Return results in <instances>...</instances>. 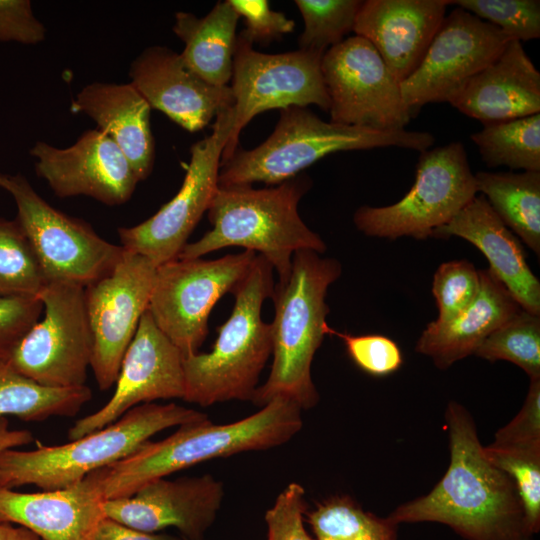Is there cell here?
I'll list each match as a JSON object with an SVG mask.
<instances>
[{"label": "cell", "mask_w": 540, "mask_h": 540, "mask_svg": "<svg viewBox=\"0 0 540 540\" xmlns=\"http://www.w3.org/2000/svg\"><path fill=\"white\" fill-rule=\"evenodd\" d=\"M445 419V475L427 495L399 505L387 518L396 525L441 523L466 540H532L516 486L487 457L470 413L452 401Z\"/></svg>", "instance_id": "cell-1"}, {"label": "cell", "mask_w": 540, "mask_h": 540, "mask_svg": "<svg viewBox=\"0 0 540 540\" xmlns=\"http://www.w3.org/2000/svg\"><path fill=\"white\" fill-rule=\"evenodd\" d=\"M302 410L277 398L252 415L228 424L209 419L179 426L159 441H146L126 458L103 468L106 500L133 495L145 484L193 465L280 446L302 428Z\"/></svg>", "instance_id": "cell-2"}, {"label": "cell", "mask_w": 540, "mask_h": 540, "mask_svg": "<svg viewBox=\"0 0 540 540\" xmlns=\"http://www.w3.org/2000/svg\"><path fill=\"white\" fill-rule=\"evenodd\" d=\"M341 272L342 266L334 258L312 250L293 254L289 277L274 286L273 362L267 380L253 395L255 405L261 408L282 398L307 410L318 403L311 365L328 326L327 290Z\"/></svg>", "instance_id": "cell-3"}, {"label": "cell", "mask_w": 540, "mask_h": 540, "mask_svg": "<svg viewBox=\"0 0 540 540\" xmlns=\"http://www.w3.org/2000/svg\"><path fill=\"white\" fill-rule=\"evenodd\" d=\"M311 187L305 175L274 187L218 186L208 209L212 225L199 240L187 243L179 259H196L226 247H243L262 255L287 280L296 251H326V244L301 219L298 204Z\"/></svg>", "instance_id": "cell-4"}, {"label": "cell", "mask_w": 540, "mask_h": 540, "mask_svg": "<svg viewBox=\"0 0 540 540\" xmlns=\"http://www.w3.org/2000/svg\"><path fill=\"white\" fill-rule=\"evenodd\" d=\"M273 267L257 254L232 294L235 304L208 353L183 357L184 401L207 407L231 400H252L272 354V326L262 320V305L272 298Z\"/></svg>", "instance_id": "cell-5"}, {"label": "cell", "mask_w": 540, "mask_h": 540, "mask_svg": "<svg viewBox=\"0 0 540 540\" xmlns=\"http://www.w3.org/2000/svg\"><path fill=\"white\" fill-rule=\"evenodd\" d=\"M435 137L424 131H381L367 127L326 122L306 107L280 110L272 134L259 146L237 148L220 165L218 186L278 185L339 151L397 147L415 151L430 149Z\"/></svg>", "instance_id": "cell-6"}, {"label": "cell", "mask_w": 540, "mask_h": 540, "mask_svg": "<svg viewBox=\"0 0 540 540\" xmlns=\"http://www.w3.org/2000/svg\"><path fill=\"white\" fill-rule=\"evenodd\" d=\"M205 419V413L176 403L141 404L113 423L68 443L3 451L0 487L35 485L43 491L65 488L126 458L165 429Z\"/></svg>", "instance_id": "cell-7"}, {"label": "cell", "mask_w": 540, "mask_h": 540, "mask_svg": "<svg viewBox=\"0 0 540 540\" xmlns=\"http://www.w3.org/2000/svg\"><path fill=\"white\" fill-rule=\"evenodd\" d=\"M477 195L464 145L454 141L420 152L415 181L396 203L359 207L353 216L356 228L370 237L424 240L447 224Z\"/></svg>", "instance_id": "cell-8"}, {"label": "cell", "mask_w": 540, "mask_h": 540, "mask_svg": "<svg viewBox=\"0 0 540 540\" xmlns=\"http://www.w3.org/2000/svg\"><path fill=\"white\" fill-rule=\"evenodd\" d=\"M0 188L15 200L23 227L48 282L86 287L105 277L124 249L100 237L85 221L71 217L44 200L20 173L0 172Z\"/></svg>", "instance_id": "cell-9"}, {"label": "cell", "mask_w": 540, "mask_h": 540, "mask_svg": "<svg viewBox=\"0 0 540 540\" xmlns=\"http://www.w3.org/2000/svg\"><path fill=\"white\" fill-rule=\"evenodd\" d=\"M251 250L218 259H175L157 266L148 311L183 357L198 352L208 334L209 314L249 272Z\"/></svg>", "instance_id": "cell-10"}, {"label": "cell", "mask_w": 540, "mask_h": 540, "mask_svg": "<svg viewBox=\"0 0 540 540\" xmlns=\"http://www.w3.org/2000/svg\"><path fill=\"white\" fill-rule=\"evenodd\" d=\"M44 316L20 339L8 358L21 375L50 388L86 385L93 337L84 287L48 282L39 293Z\"/></svg>", "instance_id": "cell-11"}, {"label": "cell", "mask_w": 540, "mask_h": 540, "mask_svg": "<svg viewBox=\"0 0 540 540\" xmlns=\"http://www.w3.org/2000/svg\"><path fill=\"white\" fill-rule=\"evenodd\" d=\"M325 52L298 49L265 54L253 48L241 32L233 56L232 84L235 122L221 164L239 147L241 130L261 112L291 106L330 109L321 61Z\"/></svg>", "instance_id": "cell-12"}, {"label": "cell", "mask_w": 540, "mask_h": 540, "mask_svg": "<svg viewBox=\"0 0 540 540\" xmlns=\"http://www.w3.org/2000/svg\"><path fill=\"white\" fill-rule=\"evenodd\" d=\"M235 122L233 107L216 116L212 133L191 146V159L178 193L149 219L117 232L121 246L156 266L175 260L218 188L224 147Z\"/></svg>", "instance_id": "cell-13"}, {"label": "cell", "mask_w": 540, "mask_h": 540, "mask_svg": "<svg viewBox=\"0 0 540 540\" xmlns=\"http://www.w3.org/2000/svg\"><path fill=\"white\" fill-rule=\"evenodd\" d=\"M321 71L331 122L381 131L402 130L410 122L400 83L368 40L355 35L329 48Z\"/></svg>", "instance_id": "cell-14"}, {"label": "cell", "mask_w": 540, "mask_h": 540, "mask_svg": "<svg viewBox=\"0 0 540 540\" xmlns=\"http://www.w3.org/2000/svg\"><path fill=\"white\" fill-rule=\"evenodd\" d=\"M513 40L496 26L456 8L445 16L418 68L400 89L411 117L429 103L449 102Z\"/></svg>", "instance_id": "cell-15"}, {"label": "cell", "mask_w": 540, "mask_h": 540, "mask_svg": "<svg viewBox=\"0 0 540 540\" xmlns=\"http://www.w3.org/2000/svg\"><path fill=\"white\" fill-rule=\"evenodd\" d=\"M156 269L148 258L124 249L111 273L84 288L93 337L90 368L102 391L117 380L124 355L148 307Z\"/></svg>", "instance_id": "cell-16"}, {"label": "cell", "mask_w": 540, "mask_h": 540, "mask_svg": "<svg viewBox=\"0 0 540 540\" xmlns=\"http://www.w3.org/2000/svg\"><path fill=\"white\" fill-rule=\"evenodd\" d=\"M115 384V391L104 406L70 427L69 440L113 423L138 405L160 399H184L183 355L156 326L148 309L124 355Z\"/></svg>", "instance_id": "cell-17"}, {"label": "cell", "mask_w": 540, "mask_h": 540, "mask_svg": "<svg viewBox=\"0 0 540 540\" xmlns=\"http://www.w3.org/2000/svg\"><path fill=\"white\" fill-rule=\"evenodd\" d=\"M35 172L60 198L88 196L108 205L126 203L139 182L129 161L103 131L83 132L69 147L37 141L30 149Z\"/></svg>", "instance_id": "cell-18"}, {"label": "cell", "mask_w": 540, "mask_h": 540, "mask_svg": "<svg viewBox=\"0 0 540 540\" xmlns=\"http://www.w3.org/2000/svg\"><path fill=\"white\" fill-rule=\"evenodd\" d=\"M224 498L223 483L209 474L174 480L160 478L133 495L104 502L106 517L156 533L173 527L185 540H203Z\"/></svg>", "instance_id": "cell-19"}, {"label": "cell", "mask_w": 540, "mask_h": 540, "mask_svg": "<svg viewBox=\"0 0 540 540\" xmlns=\"http://www.w3.org/2000/svg\"><path fill=\"white\" fill-rule=\"evenodd\" d=\"M129 77L151 109L163 112L191 133L234 105L230 85L207 83L186 66L180 53L165 46L143 50L131 62Z\"/></svg>", "instance_id": "cell-20"}, {"label": "cell", "mask_w": 540, "mask_h": 540, "mask_svg": "<svg viewBox=\"0 0 540 540\" xmlns=\"http://www.w3.org/2000/svg\"><path fill=\"white\" fill-rule=\"evenodd\" d=\"M103 468L61 489L23 493L0 487V522L15 523L42 540H93L106 517Z\"/></svg>", "instance_id": "cell-21"}, {"label": "cell", "mask_w": 540, "mask_h": 540, "mask_svg": "<svg viewBox=\"0 0 540 540\" xmlns=\"http://www.w3.org/2000/svg\"><path fill=\"white\" fill-rule=\"evenodd\" d=\"M450 0H367L353 32L377 50L392 76L407 79L420 65Z\"/></svg>", "instance_id": "cell-22"}, {"label": "cell", "mask_w": 540, "mask_h": 540, "mask_svg": "<svg viewBox=\"0 0 540 540\" xmlns=\"http://www.w3.org/2000/svg\"><path fill=\"white\" fill-rule=\"evenodd\" d=\"M449 103L483 125L540 113V72L521 42L510 40Z\"/></svg>", "instance_id": "cell-23"}, {"label": "cell", "mask_w": 540, "mask_h": 540, "mask_svg": "<svg viewBox=\"0 0 540 540\" xmlns=\"http://www.w3.org/2000/svg\"><path fill=\"white\" fill-rule=\"evenodd\" d=\"M462 238L478 248L489 270L506 287L519 306L540 316V282L531 271L519 239L492 210L486 198L476 195L431 237Z\"/></svg>", "instance_id": "cell-24"}, {"label": "cell", "mask_w": 540, "mask_h": 540, "mask_svg": "<svg viewBox=\"0 0 540 540\" xmlns=\"http://www.w3.org/2000/svg\"><path fill=\"white\" fill-rule=\"evenodd\" d=\"M71 110L95 121L125 155L139 181L151 174L155 158L151 107L131 83L87 84L76 94Z\"/></svg>", "instance_id": "cell-25"}, {"label": "cell", "mask_w": 540, "mask_h": 540, "mask_svg": "<svg viewBox=\"0 0 540 540\" xmlns=\"http://www.w3.org/2000/svg\"><path fill=\"white\" fill-rule=\"evenodd\" d=\"M478 272L480 289L475 300L447 322H430L416 342L415 351L430 357L439 369L474 354L493 331L521 309L488 268Z\"/></svg>", "instance_id": "cell-26"}, {"label": "cell", "mask_w": 540, "mask_h": 540, "mask_svg": "<svg viewBox=\"0 0 540 540\" xmlns=\"http://www.w3.org/2000/svg\"><path fill=\"white\" fill-rule=\"evenodd\" d=\"M240 19L229 1H219L204 17L177 12L173 32L184 42L180 53L186 66L214 86H228Z\"/></svg>", "instance_id": "cell-27"}, {"label": "cell", "mask_w": 540, "mask_h": 540, "mask_svg": "<svg viewBox=\"0 0 540 540\" xmlns=\"http://www.w3.org/2000/svg\"><path fill=\"white\" fill-rule=\"evenodd\" d=\"M474 175L477 192L504 225L539 256L540 172L479 171Z\"/></svg>", "instance_id": "cell-28"}, {"label": "cell", "mask_w": 540, "mask_h": 540, "mask_svg": "<svg viewBox=\"0 0 540 540\" xmlns=\"http://www.w3.org/2000/svg\"><path fill=\"white\" fill-rule=\"evenodd\" d=\"M91 398L86 385L45 387L18 373L8 359H0V417L10 415L27 422L73 417Z\"/></svg>", "instance_id": "cell-29"}, {"label": "cell", "mask_w": 540, "mask_h": 540, "mask_svg": "<svg viewBox=\"0 0 540 540\" xmlns=\"http://www.w3.org/2000/svg\"><path fill=\"white\" fill-rule=\"evenodd\" d=\"M470 138L489 168L540 172V113L483 125Z\"/></svg>", "instance_id": "cell-30"}, {"label": "cell", "mask_w": 540, "mask_h": 540, "mask_svg": "<svg viewBox=\"0 0 540 540\" xmlns=\"http://www.w3.org/2000/svg\"><path fill=\"white\" fill-rule=\"evenodd\" d=\"M317 540H396L397 526L367 512L349 496H334L306 511Z\"/></svg>", "instance_id": "cell-31"}, {"label": "cell", "mask_w": 540, "mask_h": 540, "mask_svg": "<svg viewBox=\"0 0 540 540\" xmlns=\"http://www.w3.org/2000/svg\"><path fill=\"white\" fill-rule=\"evenodd\" d=\"M47 283L37 254L17 218L0 217V297H38Z\"/></svg>", "instance_id": "cell-32"}, {"label": "cell", "mask_w": 540, "mask_h": 540, "mask_svg": "<svg viewBox=\"0 0 540 540\" xmlns=\"http://www.w3.org/2000/svg\"><path fill=\"white\" fill-rule=\"evenodd\" d=\"M474 354L492 362L509 361L530 379L540 378V316L521 308L493 331Z\"/></svg>", "instance_id": "cell-33"}, {"label": "cell", "mask_w": 540, "mask_h": 540, "mask_svg": "<svg viewBox=\"0 0 540 540\" xmlns=\"http://www.w3.org/2000/svg\"><path fill=\"white\" fill-rule=\"evenodd\" d=\"M359 0H295L304 21L299 49L325 52L353 31Z\"/></svg>", "instance_id": "cell-34"}, {"label": "cell", "mask_w": 540, "mask_h": 540, "mask_svg": "<svg viewBox=\"0 0 540 540\" xmlns=\"http://www.w3.org/2000/svg\"><path fill=\"white\" fill-rule=\"evenodd\" d=\"M490 461L513 480L521 499L527 527L540 529V445L484 447Z\"/></svg>", "instance_id": "cell-35"}, {"label": "cell", "mask_w": 540, "mask_h": 540, "mask_svg": "<svg viewBox=\"0 0 540 540\" xmlns=\"http://www.w3.org/2000/svg\"><path fill=\"white\" fill-rule=\"evenodd\" d=\"M451 4L496 26L513 40L540 37L539 0H453Z\"/></svg>", "instance_id": "cell-36"}, {"label": "cell", "mask_w": 540, "mask_h": 540, "mask_svg": "<svg viewBox=\"0 0 540 540\" xmlns=\"http://www.w3.org/2000/svg\"><path fill=\"white\" fill-rule=\"evenodd\" d=\"M479 272L468 260L442 263L432 281V294L438 308L436 322H447L464 311L477 297Z\"/></svg>", "instance_id": "cell-37"}, {"label": "cell", "mask_w": 540, "mask_h": 540, "mask_svg": "<svg viewBox=\"0 0 540 540\" xmlns=\"http://www.w3.org/2000/svg\"><path fill=\"white\" fill-rule=\"evenodd\" d=\"M326 334L343 340L347 352L354 363L364 372L373 376H386L397 371L403 362L397 343L379 334L354 336L338 332L329 326Z\"/></svg>", "instance_id": "cell-38"}, {"label": "cell", "mask_w": 540, "mask_h": 540, "mask_svg": "<svg viewBox=\"0 0 540 540\" xmlns=\"http://www.w3.org/2000/svg\"><path fill=\"white\" fill-rule=\"evenodd\" d=\"M306 511L304 488L290 483L265 513L267 540H313L304 526Z\"/></svg>", "instance_id": "cell-39"}, {"label": "cell", "mask_w": 540, "mask_h": 540, "mask_svg": "<svg viewBox=\"0 0 540 540\" xmlns=\"http://www.w3.org/2000/svg\"><path fill=\"white\" fill-rule=\"evenodd\" d=\"M42 311L38 297H0V359L9 358Z\"/></svg>", "instance_id": "cell-40"}, {"label": "cell", "mask_w": 540, "mask_h": 540, "mask_svg": "<svg viewBox=\"0 0 540 540\" xmlns=\"http://www.w3.org/2000/svg\"><path fill=\"white\" fill-rule=\"evenodd\" d=\"M246 28L241 33L252 43L269 42L291 33L295 22L279 11L270 8L266 0H228Z\"/></svg>", "instance_id": "cell-41"}, {"label": "cell", "mask_w": 540, "mask_h": 540, "mask_svg": "<svg viewBox=\"0 0 540 540\" xmlns=\"http://www.w3.org/2000/svg\"><path fill=\"white\" fill-rule=\"evenodd\" d=\"M494 445H540V378L530 379L526 400L515 418L495 433Z\"/></svg>", "instance_id": "cell-42"}, {"label": "cell", "mask_w": 540, "mask_h": 540, "mask_svg": "<svg viewBox=\"0 0 540 540\" xmlns=\"http://www.w3.org/2000/svg\"><path fill=\"white\" fill-rule=\"evenodd\" d=\"M45 26L34 16L29 0H0V41L25 45L42 42Z\"/></svg>", "instance_id": "cell-43"}, {"label": "cell", "mask_w": 540, "mask_h": 540, "mask_svg": "<svg viewBox=\"0 0 540 540\" xmlns=\"http://www.w3.org/2000/svg\"><path fill=\"white\" fill-rule=\"evenodd\" d=\"M93 540H185L181 536L140 531L109 517L102 519Z\"/></svg>", "instance_id": "cell-44"}, {"label": "cell", "mask_w": 540, "mask_h": 540, "mask_svg": "<svg viewBox=\"0 0 540 540\" xmlns=\"http://www.w3.org/2000/svg\"><path fill=\"white\" fill-rule=\"evenodd\" d=\"M33 441L34 437L30 431L10 429L8 419L0 417V454L7 449L24 446Z\"/></svg>", "instance_id": "cell-45"}, {"label": "cell", "mask_w": 540, "mask_h": 540, "mask_svg": "<svg viewBox=\"0 0 540 540\" xmlns=\"http://www.w3.org/2000/svg\"><path fill=\"white\" fill-rule=\"evenodd\" d=\"M0 540H41L26 527H14L11 523L0 522Z\"/></svg>", "instance_id": "cell-46"}]
</instances>
